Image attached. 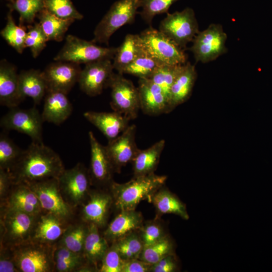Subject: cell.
<instances>
[{"label": "cell", "mask_w": 272, "mask_h": 272, "mask_svg": "<svg viewBox=\"0 0 272 272\" xmlns=\"http://www.w3.org/2000/svg\"><path fill=\"white\" fill-rule=\"evenodd\" d=\"M65 168L59 156L44 143L32 142L7 170L13 184L30 183L58 178Z\"/></svg>", "instance_id": "cell-1"}, {"label": "cell", "mask_w": 272, "mask_h": 272, "mask_svg": "<svg viewBox=\"0 0 272 272\" xmlns=\"http://www.w3.org/2000/svg\"><path fill=\"white\" fill-rule=\"evenodd\" d=\"M167 177L155 173L133 177L128 182L118 183L114 181L108 189L113 199V206L119 212L135 210L144 200L151 202L154 193L164 185Z\"/></svg>", "instance_id": "cell-2"}, {"label": "cell", "mask_w": 272, "mask_h": 272, "mask_svg": "<svg viewBox=\"0 0 272 272\" xmlns=\"http://www.w3.org/2000/svg\"><path fill=\"white\" fill-rule=\"evenodd\" d=\"M56 245L30 240L12 248L19 272L54 271Z\"/></svg>", "instance_id": "cell-3"}, {"label": "cell", "mask_w": 272, "mask_h": 272, "mask_svg": "<svg viewBox=\"0 0 272 272\" xmlns=\"http://www.w3.org/2000/svg\"><path fill=\"white\" fill-rule=\"evenodd\" d=\"M38 216L1 206V245L12 248L30 240Z\"/></svg>", "instance_id": "cell-4"}, {"label": "cell", "mask_w": 272, "mask_h": 272, "mask_svg": "<svg viewBox=\"0 0 272 272\" xmlns=\"http://www.w3.org/2000/svg\"><path fill=\"white\" fill-rule=\"evenodd\" d=\"M117 47L99 46L92 41H88L68 35L64 44L54 57V60L86 64L103 59H113Z\"/></svg>", "instance_id": "cell-5"}, {"label": "cell", "mask_w": 272, "mask_h": 272, "mask_svg": "<svg viewBox=\"0 0 272 272\" xmlns=\"http://www.w3.org/2000/svg\"><path fill=\"white\" fill-rule=\"evenodd\" d=\"M140 2L118 0L114 3L96 26L92 41L108 45L110 38L115 31L123 25L134 22Z\"/></svg>", "instance_id": "cell-6"}, {"label": "cell", "mask_w": 272, "mask_h": 272, "mask_svg": "<svg viewBox=\"0 0 272 272\" xmlns=\"http://www.w3.org/2000/svg\"><path fill=\"white\" fill-rule=\"evenodd\" d=\"M59 187L64 200L74 209L85 203L92 185L89 169L81 163L64 169L58 178Z\"/></svg>", "instance_id": "cell-7"}, {"label": "cell", "mask_w": 272, "mask_h": 272, "mask_svg": "<svg viewBox=\"0 0 272 272\" xmlns=\"http://www.w3.org/2000/svg\"><path fill=\"white\" fill-rule=\"evenodd\" d=\"M159 30L184 49L199 32L195 13L190 8L168 13L161 21Z\"/></svg>", "instance_id": "cell-8"}, {"label": "cell", "mask_w": 272, "mask_h": 272, "mask_svg": "<svg viewBox=\"0 0 272 272\" xmlns=\"http://www.w3.org/2000/svg\"><path fill=\"white\" fill-rule=\"evenodd\" d=\"M139 35L146 51L163 63L179 65L186 62L184 49L159 30L150 26Z\"/></svg>", "instance_id": "cell-9"}, {"label": "cell", "mask_w": 272, "mask_h": 272, "mask_svg": "<svg viewBox=\"0 0 272 272\" xmlns=\"http://www.w3.org/2000/svg\"><path fill=\"white\" fill-rule=\"evenodd\" d=\"M227 35L219 24H211L205 30L199 31L193 39L190 48L195 61L207 63L226 53Z\"/></svg>", "instance_id": "cell-10"}, {"label": "cell", "mask_w": 272, "mask_h": 272, "mask_svg": "<svg viewBox=\"0 0 272 272\" xmlns=\"http://www.w3.org/2000/svg\"><path fill=\"white\" fill-rule=\"evenodd\" d=\"M41 113L35 107L24 109L18 107L10 110L1 119L0 125L5 130H16L29 136L32 142L43 143Z\"/></svg>", "instance_id": "cell-11"}, {"label": "cell", "mask_w": 272, "mask_h": 272, "mask_svg": "<svg viewBox=\"0 0 272 272\" xmlns=\"http://www.w3.org/2000/svg\"><path fill=\"white\" fill-rule=\"evenodd\" d=\"M108 87L111 89L110 104L113 110L123 114L130 120L136 118L141 109L138 87L119 73H114Z\"/></svg>", "instance_id": "cell-12"}, {"label": "cell", "mask_w": 272, "mask_h": 272, "mask_svg": "<svg viewBox=\"0 0 272 272\" xmlns=\"http://www.w3.org/2000/svg\"><path fill=\"white\" fill-rule=\"evenodd\" d=\"M28 185L37 195L43 212L54 215L67 222L74 216V208L63 198L58 178H51Z\"/></svg>", "instance_id": "cell-13"}, {"label": "cell", "mask_w": 272, "mask_h": 272, "mask_svg": "<svg viewBox=\"0 0 272 272\" xmlns=\"http://www.w3.org/2000/svg\"><path fill=\"white\" fill-rule=\"evenodd\" d=\"M111 59H103L85 64L82 70L78 83L81 90L89 96L100 95L108 88L114 74Z\"/></svg>", "instance_id": "cell-14"}, {"label": "cell", "mask_w": 272, "mask_h": 272, "mask_svg": "<svg viewBox=\"0 0 272 272\" xmlns=\"http://www.w3.org/2000/svg\"><path fill=\"white\" fill-rule=\"evenodd\" d=\"M90 144L91 159L89 169L92 185L108 188L113 181V165L105 147L96 139L92 131L88 133Z\"/></svg>", "instance_id": "cell-15"}, {"label": "cell", "mask_w": 272, "mask_h": 272, "mask_svg": "<svg viewBox=\"0 0 272 272\" xmlns=\"http://www.w3.org/2000/svg\"><path fill=\"white\" fill-rule=\"evenodd\" d=\"M55 61L49 64L42 71L47 91H58L67 94L78 82L82 70L77 63Z\"/></svg>", "instance_id": "cell-16"}, {"label": "cell", "mask_w": 272, "mask_h": 272, "mask_svg": "<svg viewBox=\"0 0 272 272\" xmlns=\"http://www.w3.org/2000/svg\"><path fill=\"white\" fill-rule=\"evenodd\" d=\"M136 131L135 125H129L117 137L108 141L105 146L115 172L119 173L122 167L131 163L138 153L139 149L135 142Z\"/></svg>", "instance_id": "cell-17"}, {"label": "cell", "mask_w": 272, "mask_h": 272, "mask_svg": "<svg viewBox=\"0 0 272 272\" xmlns=\"http://www.w3.org/2000/svg\"><path fill=\"white\" fill-rule=\"evenodd\" d=\"M86 201L82 205V221L88 224H94L99 228L104 227L110 209L113 206V199L109 190H91Z\"/></svg>", "instance_id": "cell-18"}, {"label": "cell", "mask_w": 272, "mask_h": 272, "mask_svg": "<svg viewBox=\"0 0 272 272\" xmlns=\"http://www.w3.org/2000/svg\"><path fill=\"white\" fill-rule=\"evenodd\" d=\"M138 89L140 109L146 114L158 115L171 111L169 102L161 88L149 79H139Z\"/></svg>", "instance_id": "cell-19"}, {"label": "cell", "mask_w": 272, "mask_h": 272, "mask_svg": "<svg viewBox=\"0 0 272 272\" xmlns=\"http://www.w3.org/2000/svg\"><path fill=\"white\" fill-rule=\"evenodd\" d=\"M69 222L50 213L39 215L34 227L31 240L48 244H55L66 230Z\"/></svg>", "instance_id": "cell-20"}, {"label": "cell", "mask_w": 272, "mask_h": 272, "mask_svg": "<svg viewBox=\"0 0 272 272\" xmlns=\"http://www.w3.org/2000/svg\"><path fill=\"white\" fill-rule=\"evenodd\" d=\"M1 206L35 216L43 212L37 195L24 183L13 184Z\"/></svg>", "instance_id": "cell-21"}, {"label": "cell", "mask_w": 272, "mask_h": 272, "mask_svg": "<svg viewBox=\"0 0 272 272\" xmlns=\"http://www.w3.org/2000/svg\"><path fill=\"white\" fill-rule=\"evenodd\" d=\"M84 117L96 126L108 139L111 141L123 132L129 125L130 120L122 114L111 112L88 111Z\"/></svg>", "instance_id": "cell-22"}, {"label": "cell", "mask_w": 272, "mask_h": 272, "mask_svg": "<svg viewBox=\"0 0 272 272\" xmlns=\"http://www.w3.org/2000/svg\"><path fill=\"white\" fill-rule=\"evenodd\" d=\"M24 100L19 84L16 67L6 59L0 63V104L9 108L16 107Z\"/></svg>", "instance_id": "cell-23"}, {"label": "cell", "mask_w": 272, "mask_h": 272, "mask_svg": "<svg viewBox=\"0 0 272 272\" xmlns=\"http://www.w3.org/2000/svg\"><path fill=\"white\" fill-rule=\"evenodd\" d=\"M72 111L73 106L66 94L58 91H47L41 113L44 122L59 125L68 118Z\"/></svg>", "instance_id": "cell-24"}, {"label": "cell", "mask_w": 272, "mask_h": 272, "mask_svg": "<svg viewBox=\"0 0 272 272\" xmlns=\"http://www.w3.org/2000/svg\"><path fill=\"white\" fill-rule=\"evenodd\" d=\"M144 223L143 217L135 210L122 211L108 225L103 236L111 243L134 231H139Z\"/></svg>", "instance_id": "cell-25"}, {"label": "cell", "mask_w": 272, "mask_h": 272, "mask_svg": "<svg viewBox=\"0 0 272 272\" xmlns=\"http://www.w3.org/2000/svg\"><path fill=\"white\" fill-rule=\"evenodd\" d=\"M196 77L194 65L189 62L183 64L171 88L170 106L171 111L189 99Z\"/></svg>", "instance_id": "cell-26"}, {"label": "cell", "mask_w": 272, "mask_h": 272, "mask_svg": "<svg viewBox=\"0 0 272 272\" xmlns=\"http://www.w3.org/2000/svg\"><path fill=\"white\" fill-rule=\"evenodd\" d=\"M20 95L32 99L35 104H39L47 92V85L42 72L34 69L22 71L19 74Z\"/></svg>", "instance_id": "cell-27"}, {"label": "cell", "mask_w": 272, "mask_h": 272, "mask_svg": "<svg viewBox=\"0 0 272 272\" xmlns=\"http://www.w3.org/2000/svg\"><path fill=\"white\" fill-rule=\"evenodd\" d=\"M165 144V140H161L146 149H139L131 162L133 177L154 173L164 150Z\"/></svg>", "instance_id": "cell-28"}, {"label": "cell", "mask_w": 272, "mask_h": 272, "mask_svg": "<svg viewBox=\"0 0 272 272\" xmlns=\"http://www.w3.org/2000/svg\"><path fill=\"white\" fill-rule=\"evenodd\" d=\"M99 228L94 224H88V230L86 238L84 255L88 262L98 269V265L109 246L108 242L103 235H101Z\"/></svg>", "instance_id": "cell-29"}, {"label": "cell", "mask_w": 272, "mask_h": 272, "mask_svg": "<svg viewBox=\"0 0 272 272\" xmlns=\"http://www.w3.org/2000/svg\"><path fill=\"white\" fill-rule=\"evenodd\" d=\"M145 48L139 34H127L118 47L113 59V66L118 73L122 71L144 51Z\"/></svg>", "instance_id": "cell-30"}, {"label": "cell", "mask_w": 272, "mask_h": 272, "mask_svg": "<svg viewBox=\"0 0 272 272\" xmlns=\"http://www.w3.org/2000/svg\"><path fill=\"white\" fill-rule=\"evenodd\" d=\"M150 202L154 205L159 215L172 214L184 220L189 218L186 205L164 186L154 193Z\"/></svg>", "instance_id": "cell-31"}, {"label": "cell", "mask_w": 272, "mask_h": 272, "mask_svg": "<svg viewBox=\"0 0 272 272\" xmlns=\"http://www.w3.org/2000/svg\"><path fill=\"white\" fill-rule=\"evenodd\" d=\"M39 24L48 41H61L74 19H62L48 12L45 9L38 15Z\"/></svg>", "instance_id": "cell-32"}, {"label": "cell", "mask_w": 272, "mask_h": 272, "mask_svg": "<svg viewBox=\"0 0 272 272\" xmlns=\"http://www.w3.org/2000/svg\"><path fill=\"white\" fill-rule=\"evenodd\" d=\"M88 230V224H70L57 243L79 254H83L84 244Z\"/></svg>", "instance_id": "cell-33"}, {"label": "cell", "mask_w": 272, "mask_h": 272, "mask_svg": "<svg viewBox=\"0 0 272 272\" xmlns=\"http://www.w3.org/2000/svg\"><path fill=\"white\" fill-rule=\"evenodd\" d=\"M163 64L164 63L151 55L145 49L135 59L122 71V74H130L139 79H150Z\"/></svg>", "instance_id": "cell-34"}, {"label": "cell", "mask_w": 272, "mask_h": 272, "mask_svg": "<svg viewBox=\"0 0 272 272\" xmlns=\"http://www.w3.org/2000/svg\"><path fill=\"white\" fill-rule=\"evenodd\" d=\"M175 249L174 242L168 235L159 241L145 247L139 259L153 264L168 255L175 253Z\"/></svg>", "instance_id": "cell-35"}, {"label": "cell", "mask_w": 272, "mask_h": 272, "mask_svg": "<svg viewBox=\"0 0 272 272\" xmlns=\"http://www.w3.org/2000/svg\"><path fill=\"white\" fill-rule=\"evenodd\" d=\"M7 18V24L1 30V35L18 53H22L26 48V29L23 26H18L15 24L11 12L8 14Z\"/></svg>", "instance_id": "cell-36"}, {"label": "cell", "mask_w": 272, "mask_h": 272, "mask_svg": "<svg viewBox=\"0 0 272 272\" xmlns=\"http://www.w3.org/2000/svg\"><path fill=\"white\" fill-rule=\"evenodd\" d=\"M113 243L124 260L139 258L144 248L139 231L133 232Z\"/></svg>", "instance_id": "cell-37"}, {"label": "cell", "mask_w": 272, "mask_h": 272, "mask_svg": "<svg viewBox=\"0 0 272 272\" xmlns=\"http://www.w3.org/2000/svg\"><path fill=\"white\" fill-rule=\"evenodd\" d=\"M182 65L183 64H164L161 66L149 79L161 88L168 99L169 104L171 87Z\"/></svg>", "instance_id": "cell-38"}, {"label": "cell", "mask_w": 272, "mask_h": 272, "mask_svg": "<svg viewBox=\"0 0 272 272\" xmlns=\"http://www.w3.org/2000/svg\"><path fill=\"white\" fill-rule=\"evenodd\" d=\"M23 150L5 132L0 134V168L8 170L20 157Z\"/></svg>", "instance_id": "cell-39"}, {"label": "cell", "mask_w": 272, "mask_h": 272, "mask_svg": "<svg viewBox=\"0 0 272 272\" xmlns=\"http://www.w3.org/2000/svg\"><path fill=\"white\" fill-rule=\"evenodd\" d=\"M13 8L20 14V26L31 24L39 13L44 9V0H15Z\"/></svg>", "instance_id": "cell-40"}, {"label": "cell", "mask_w": 272, "mask_h": 272, "mask_svg": "<svg viewBox=\"0 0 272 272\" xmlns=\"http://www.w3.org/2000/svg\"><path fill=\"white\" fill-rule=\"evenodd\" d=\"M44 9L62 19L81 20L83 16L75 8L71 0H44Z\"/></svg>", "instance_id": "cell-41"}, {"label": "cell", "mask_w": 272, "mask_h": 272, "mask_svg": "<svg viewBox=\"0 0 272 272\" xmlns=\"http://www.w3.org/2000/svg\"><path fill=\"white\" fill-rule=\"evenodd\" d=\"M139 232L144 247L168 235L163 224L157 219L143 223Z\"/></svg>", "instance_id": "cell-42"}, {"label": "cell", "mask_w": 272, "mask_h": 272, "mask_svg": "<svg viewBox=\"0 0 272 272\" xmlns=\"http://www.w3.org/2000/svg\"><path fill=\"white\" fill-rule=\"evenodd\" d=\"M178 0H140V14L148 24H151L154 17L159 14L167 13L170 6Z\"/></svg>", "instance_id": "cell-43"}, {"label": "cell", "mask_w": 272, "mask_h": 272, "mask_svg": "<svg viewBox=\"0 0 272 272\" xmlns=\"http://www.w3.org/2000/svg\"><path fill=\"white\" fill-rule=\"evenodd\" d=\"M48 40L39 23L28 26L25 39L26 47L30 49L33 57H37L46 46Z\"/></svg>", "instance_id": "cell-44"}, {"label": "cell", "mask_w": 272, "mask_h": 272, "mask_svg": "<svg viewBox=\"0 0 272 272\" xmlns=\"http://www.w3.org/2000/svg\"><path fill=\"white\" fill-rule=\"evenodd\" d=\"M124 260L115 243H111L99 266V272H121Z\"/></svg>", "instance_id": "cell-45"}, {"label": "cell", "mask_w": 272, "mask_h": 272, "mask_svg": "<svg viewBox=\"0 0 272 272\" xmlns=\"http://www.w3.org/2000/svg\"><path fill=\"white\" fill-rule=\"evenodd\" d=\"M179 269V261L176 254L174 253L152 264L150 272H175Z\"/></svg>", "instance_id": "cell-46"}, {"label": "cell", "mask_w": 272, "mask_h": 272, "mask_svg": "<svg viewBox=\"0 0 272 272\" xmlns=\"http://www.w3.org/2000/svg\"><path fill=\"white\" fill-rule=\"evenodd\" d=\"M0 272H19L12 248L1 245Z\"/></svg>", "instance_id": "cell-47"}, {"label": "cell", "mask_w": 272, "mask_h": 272, "mask_svg": "<svg viewBox=\"0 0 272 272\" xmlns=\"http://www.w3.org/2000/svg\"><path fill=\"white\" fill-rule=\"evenodd\" d=\"M151 266L139 258L124 260L121 272H150Z\"/></svg>", "instance_id": "cell-48"}, {"label": "cell", "mask_w": 272, "mask_h": 272, "mask_svg": "<svg viewBox=\"0 0 272 272\" xmlns=\"http://www.w3.org/2000/svg\"><path fill=\"white\" fill-rule=\"evenodd\" d=\"M13 184L10 173L7 170L0 168V199L4 200L7 196Z\"/></svg>", "instance_id": "cell-49"}, {"label": "cell", "mask_w": 272, "mask_h": 272, "mask_svg": "<svg viewBox=\"0 0 272 272\" xmlns=\"http://www.w3.org/2000/svg\"><path fill=\"white\" fill-rule=\"evenodd\" d=\"M10 1H11L12 3L14 2V0H9Z\"/></svg>", "instance_id": "cell-50"}]
</instances>
